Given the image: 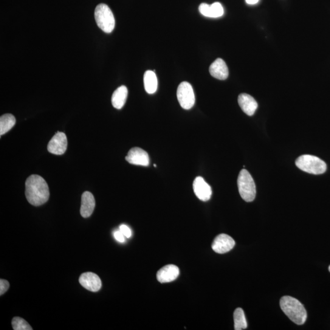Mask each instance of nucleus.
Masks as SVG:
<instances>
[{"label": "nucleus", "mask_w": 330, "mask_h": 330, "mask_svg": "<svg viewBox=\"0 0 330 330\" xmlns=\"http://www.w3.org/2000/svg\"><path fill=\"white\" fill-rule=\"evenodd\" d=\"M177 97L182 108L190 109L195 103V95L192 86L187 81L180 83L177 88Z\"/></svg>", "instance_id": "obj_6"}, {"label": "nucleus", "mask_w": 330, "mask_h": 330, "mask_svg": "<svg viewBox=\"0 0 330 330\" xmlns=\"http://www.w3.org/2000/svg\"><path fill=\"white\" fill-rule=\"evenodd\" d=\"M16 120L13 115L6 114L0 118V135L7 133L15 125Z\"/></svg>", "instance_id": "obj_19"}, {"label": "nucleus", "mask_w": 330, "mask_h": 330, "mask_svg": "<svg viewBox=\"0 0 330 330\" xmlns=\"http://www.w3.org/2000/svg\"><path fill=\"white\" fill-rule=\"evenodd\" d=\"M238 185L239 193L244 201L252 202L255 200L256 194L255 183L249 172L245 169L240 172Z\"/></svg>", "instance_id": "obj_5"}, {"label": "nucleus", "mask_w": 330, "mask_h": 330, "mask_svg": "<svg viewBox=\"0 0 330 330\" xmlns=\"http://www.w3.org/2000/svg\"><path fill=\"white\" fill-rule=\"evenodd\" d=\"M114 237L116 240L121 242V243H123V242H125V236L123 235V233L120 230L115 231Z\"/></svg>", "instance_id": "obj_24"}, {"label": "nucleus", "mask_w": 330, "mask_h": 330, "mask_svg": "<svg viewBox=\"0 0 330 330\" xmlns=\"http://www.w3.org/2000/svg\"><path fill=\"white\" fill-rule=\"evenodd\" d=\"M235 241L227 234H222L214 239L211 248L216 253L225 254L230 252L235 246Z\"/></svg>", "instance_id": "obj_7"}, {"label": "nucleus", "mask_w": 330, "mask_h": 330, "mask_svg": "<svg viewBox=\"0 0 330 330\" xmlns=\"http://www.w3.org/2000/svg\"><path fill=\"white\" fill-rule=\"evenodd\" d=\"M238 103L242 111L248 116L255 114L258 107V104L255 98L245 93L239 95Z\"/></svg>", "instance_id": "obj_15"}, {"label": "nucleus", "mask_w": 330, "mask_h": 330, "mask_svg": "<svg viewBox=\"0 0 330 330\" xmlns=\"http://www.w3.org/2000/svg\"><path fill=\"white\" fill-rule=\"evenodd\" d=\"M144 84L146 91L149 94L157 91L158 80L156 73L152 70H147L144 75Z\"/></svg>", "instance_id": "obj_18"}, {"label": "nucleus", "mask_w": 330, "mask_h": 330, "mask_svg": "<svg viewBox=\"0 0 330 330\" xmlns=\"http://www.w3.org/2000/svg\"><path fill=\"white\" fill-rule=\"evenodd\" d=\"M10 287V283L7 280L1 279L0 280V295H3L8 291Z\"/></svg>", "instance_id": "obj_22"}, {"label": "nucleus", "mask_w": 330, "mask_h": 330, "mask_svg": "<svg viewBox=\"0 0 330 330\" xmlns=\"http://www.w3.org/2000/svg\"><path fill=\"white\" fill-rule=\"evenodd\" d=\"M79 282L84 288L93 292L98 291L101 289V281L98 276L94 273H83L79 278Z\"/></svg>", "instance_id": "obj_11"}, {"label": "nucleus", "mask_w": 330, "mask_h": 330, "mask_svg": "<svg viewBox=\"0 0 330 330\" xmlns=\"http://www.w3.org/2000/svg\"><path fill=\"white\" fill-rule=\"evenodd\" d=\"M234 329L236 330L245 329L248 324L244 310L238 307L234 312Z\"/></svg>", "instance_id": "obj_20"}, {"label": "nucleus", "mask_w": 330, "mask_h": 330, "mask_svg": "<svg viewBox=\"0 0 330 330\" xmlns=\"http://www.w3.org/2000/svg\"><path fill=\"white\" fill-rule=\"evenodd\" d=\"M295 165L301 171L312 174H321L326 170L324 161L311 155H303L295 161Z\"/></svg>", "instance_id": "obj_3"}, {"label": "nucleus", "mask_w": 330, "mask_h": 330, "mask_svg": "<svg viewBox=\"0 0 330 330\" xmlns=\"http://www.w3.org/2000/svg\"><path fill=\"white\" fill-rule=\"evenodd\" d=\"M95 206V201L94 196L89 191H85L81 197V215L83 218H88L94 211Z\"/></svg>", "instance_id": "obj_16"}, {"label": "nucleus", "mask_w": 330, "mask_h": 330, "mask_svg": "<svg viewBox=\"0 0 330 330\" xmlns=\"http://www.w3.org/2000/svg\"><path fill=\"white\" fill-rule=\"evenodd\" d=\"M67 139L66 134L58 132L51 139L47 149L50 153L55 155H63L66 151Z\"/></svg>", "instance_id": "obj_8"}, {"label": "nucleus", "mask_w": 330, "mask_h": 330, "mask_svg": "<svg viewBox=\"0 0 330 330\" xmlns=\"http://www.w3.org/2000/svg\"><path fill=\"white\" fill-rule=\"evenodd\" d=\"M25 196L27 201L35 206H39L48 201L50 196L49 186L39 175L33 174L25 182Z\"/></svg>", "instance_id": "obj_1"}, {"label": "nucleus", "mask_w": 330, "mask_h": 330, "mask_svg": "<svg viewBox=\"0 0 330 330\" xmlns=\"http://www.w3.org/2000/svg\"><path fill=\"white\" fill-rule=\"evenodd\" d=\"M247 4L250 5H254L258 4L259 2V0H245Z\"/></svg>", "instance_id": "obj_25"}, {"label": "nucleus", "mask_w": 330, "mask_h": 330, "mask_svg": "<svg viewBox=\"0 0 330 330\" xmlns=\"http://www.w3.org/2000/svg\"><path fill=\"white\" fill-rule=\"evenodd\" d=\"M329 272H330V266L329 267Z\"/></svg>", "instance_id": "obj_26"}, {"label": "nucleus", "mask_w": 330, "mask_h": 330, "mask_svg": "<svg viewBox=\"0 0 330 330\" xmlns=\"http://www.w3.org/2000/svg\"><path fill=\"white\" fill-rule=\"evenodd\" d=\"M128 89L125 86H121L116 89L112 97V103L115 108H123L128 98Z\"/></svg>", "instance_id": "obj_17"}, {"label": "nucleus", "mask_w": 330, "mask_h": 330, "mask_svg": "<svg viewBox=\"0 0 330 330\" xmlns=\"http://www.w3.org/2000/svg\"><path fill=\"white\" fill-rule=\"evenodd\" d=\"M194 193L197 198L202 201H207L210 199L212 191L210 186L202 177H197L193 184Z\"/></svg>", "instance_id": "obj_10"}, {"label": "nucleus", "mask_w": 330, "mask_h": 330, "mask_svg": "<svg viewBox=\"0 0 330 330\" xmlns=\"http://www.w3.org/2000/svg\"><path fill=\"white\" fill-rule=\"evenodd\" d=\"M95 22L103 32L111 33L115 27V19L110 8L105 4H100L95 8Z\"/></svg>", "instance_id": "obj_4"}, {"label": "nucleus", "mask_w": 330, "mask_h": 330, "mask_svg": "<svg viewBox=\"0 0 330 330\" xmlns=\"http://www.w3.org/2000/svg\"><path fill=\"white\" fill-rule=\"evenodd\" d=\"M209 72L213 77L220 80H226L229 75V70H228L227 65L221 58L216 59L210 65Z\"/></svg>", "instance_id": "obj_14"}, {"label": "nucleus", "mask_w": 330, "mask_h": 330, "mask_svg": "<svg viewBox=\"0 0 330 330\" xmlns=\"http://www.w3.org/2000/svg\"><path fill=\"white\" fill-rule=\"evenodd\" d=\"M199 11L202 16L210 18H218L224 14V7L218 2L211 5L202 4L199 7Z\"/></svg>", "instance_id": "obj_13"}, {"label": "nucleus", "mask_w": 330, "mask_h": 330, "mask_svg": "<svg viewBox=\"0 0 330 330\" xmlns=\"http://www.w3.org/2000/svg\"><path fill=\"white\" fill-rule=\"evenodd\" d=\"M12 326L14 330H33V328L24 318L15 317L12 320Z\"/></svg>", "instance_id": "obj_21"}, {"label": "nucleus", "mask_w": 330, "mask_h": 330, "mask_svg": "<svg viewBox=\"0 0 330 330\" xmlns=\"http://www.w3.org/2000/svg\"><path fill=\"white\" fill-rule=\"evenodd\" d=\"M280 306L284 314L297 325H303L307 319L305 308L297 299L284 296L280 300Z\"/></svg>", "instance_id": "obj_2"}, {"label": "nucleus", "mask_w": 330, "mask_h": 330, "mask_svg": "<svg viewBox=\"0 0 330 330\" xmlns=\"http://www.w3.org/2000/svg\"><path fill=\"white\" fill-rule=\"evenodd\" d=\"M179 269L174 265H167L159 270L157 273V280L161 283H171L176 280L179 275Z\"/></svg>", "instance_id": "obj_12"}, {"label": "nucleus", "mask_w": 330, "mask_h": 330, "mask_svg": "<svg viewBox=\"0 0 330 330\" xmlns=\"http://www.w3.org/2000/svg\"><path fill=\"white\" fill-rule=\"evenodd\" d=\"M120 231L123 233V235L127 238H131L132 236L131 230L126 225L120 226Z\"/></svg>", "instance_id": "obj_23"}, {"label": "nucleus", "mask_w": 330, "mask_h": 330, "mask_svg": "<svg viewBox=\"0 0 330 330\" xmlns=\"http://www.w3.org/2000/svg\"><path fill=\"white\" fill-rule=\"evenodd\" d=\"M126 160L131 164L148 166L149 165V157L147 152L140 148H134L128 152Z\"/></svg>", "instance_id": "obj_9"}]
</instances>
